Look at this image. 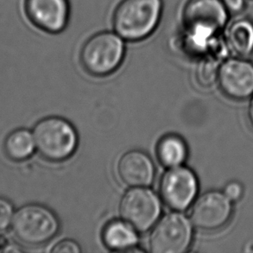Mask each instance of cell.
I'll use <instances>...</instances> for the list:
<instances>
[{
  "label": "cell",
  "mask_w": 253,
  "mask_h": 253,
  "mask_svg": "<svg viewBox=\"0 0 253 253\" xmlns=\"http://www.w3.org/2000/svg\"><path fill=\"white\" fill-rule=\"evenodd\" d=\"M226 42L233 54L246 58L253 54V23L247 18L230 24L226 31Z\"/></svg>",
  "instance_id": "4fadbf2b"
},
{
  "label": "cell",
  "mask_w": 253,
  "mask_h": 253,
  "mask_svg": "<svg viewBox=\"0 0 253 253\" xmlns=\"http://www.w3.org/2000/svg\"><path fill=\"white\" fill-rule=\"evenodd\" d=\"M219 67L212 59H207L201 62L196 71V79L200 85L209 86L218 80Z\"/></svg>",
  "instance_id": "e0dca14e"
},
{
  "label": "cell",
  "mask_w": 253,
  "mask_h": 253,
  "mask_svg": "<svg viewBox=\"0 0 253 253\" xmlns=\"http://www.w3.org/2000/svg\"><path fill=\"white\" fill-rule=\"evenodd\" d=\"M103 240L110 249L123 251L135 247L138 238L136 230L128 223L115 220L105 227Z\"/></svg>",
  "instance_id": "5bb4252c"
},
{
  "label": "cell",
  "mask_w": 253,
  "mask_h": 253,
  "mask_svg": "<svg viewBox=\"0 0 253 253\" xmlns=\"http://www.w3.org/2000/svg\"><path fill=\"white\" fill-rule=\"evenodd\" d=\"M35 146L33 135L29 130L18 129L7 136L3 150L10 160L21 162L26 160L33 154Z\"/></svg>",
  "instance_id": "9a60e30c"
},
{
  "label": "cell",
  "mask_w": 253,
  "mask_h": 253,
  "mask_svg": "<svg viewBox=\"0 0 253 253\" xmlns=\"http://www.w3.org/2000/svg\"><path fill=\"white\" fill-rule=\"evenodd\" d=\"M24 7L31 23L45 32L60 33L68 24V0H26Z\"/></svg>",
  "instance_id": "8fae6325"
},
{
  "label": "cell",
  "mask_w": 253,
  "mask_h": 253,
  "mask_svg": "<svg viewBox=\"0 0 253 253\" xmlns=\"http://www.w3.org/2000/svg\"><path fill=\"white\" fill-rule=\"evenodd\" d=\"M157 152L161 164L169 168L181 166L188 156L184 141L175 135L163 137L158 144Z\"/></svg>",
  "instance_id": "2e32d148"
},
{
  "label": "cell",
  "mask_w": 253,
  "mask_h": 253,
  "mask_svg": "<svg viewBox=\"0 0 253 253\" xmlns=\"http://www.w3.org/2000/svg\"><path fill=\"white\" fill-rule=\"evenodd\" d=\"M218 83L225 95L243 100L253 95V64L244 59H229L219 67Z\"/></svg>",
  "instance_id": "30bf717a"
},
{
  "label": "cell",
  "mask_w": 253,
  "mask_h": 253,
  "mask_svg": "<svg viewBox=\"0 0 253 253\" xmlns=\"http://www.w3.org/2000/svg\"><path fill=\"white\" fill-rule=\"evenodd\" d=\"M117 171L124 184L131 188L146 187L154 180V164L142 151H130L124 154L118 163Z\"/></svg>",
  "instance_id": "7c38bea8"
},
{
  "label": "cell",
  "mask_w": 253,
  "mask_h": 253,
  "mask_svg": "<svg viewBox=\"0 0 253 253\" xmlns=\"http://www.w3.org/2000/svg\"><path fill=\"white\" fill-rule=\"evenodd\" d=\"M248 116H249V120H250L251 125L253 127V95L252 101H251L250 107H249V112H248Z\"/></svg>",
  "instance_id": "7402d4cb"
},
{
  "label": "cell",
  "mask_w": 253,
  "mask_h": 253,
  "mask_svg": "<svg viewBox=\"0 0 253 253\" xmlns=\"http://www.w3.org/2000/svg\"><path fill=\"white\" fill-rule=\"evenodd\" d=\"M230 13H240L246 7V0H221Z\"/></svg>",
  "instance_id": "44dd1931"
},
{
  "label": "cell",
  "mask_w": 253,
  "mask_h": 253,
  "mask_svg": "<svg viewBox=\"0 0 253 253\" xmlns=\"http://www.w3.org/2000/svg\"><path fill=\"white\" fill-rule=\"evenodd\" d=\"M13 215V209L10 202L0 198V232L6 230L10 226Z\"/></svg>",
  "instance_id": "ac0fdd59"
},
{
  "label": "cell",
  "mask_w": 253,
  "mask_h": 253,
  "mask_svg": "<svg viewBox=\"0 0 253 253\" xmlns=\"http://www.w3.org/2000/svg\"><path fill=\"white\" fill-rule=\"evenodd\" d=\"M193 240V228L188 218L180 212H171L157 224L149 239L151 253H183Z\"/></svg>",
  "instance_id": "8992f818"
},
{
  "label": "cell",
  "mask_w": 253,
  "mask_h": 253,
  "mask_svg": "<svg viewBox=\"0 0 253 253\" xmlns=\"http://www.w3.org/2000/svg\"><path fill=\"white\" fill-rule=\"evenodd\" d=\"M197 191V178L189 169L181 166L170 168L162 178V198L174 211L181 212L188 209L194 202Z\"/></svg>",
  "instance_id": "9c48e42d"
},
{
  "label": "cell",
  "mask_w": 253,
  "mask_h": 253,
  "mask_svg": "<svg viewBox=\"0 0 253 253\" xmlns=\"http://www.w3.org/2000/svg\"><path fill=\"white\" fill-rule=\"evenodd\" d=\"M161 202L154 192L144 187L131 188L120 202V214L138 232H147L158 221Z\"/></svg>",
  "instance_id": "52a82bcc"
},
{
  "label": "cell",
  "mask_w": 253,
  "mask_h": 253,
  "mask_svg": "<svg viewBox=\"0 0 253 253\" xmlns=\"http://www.w3.org/2000/svg\"><path fill=\"white\" fill-rule=\"evenodd\" d=\"M162 10V0H123L113 14V28L127 41H141L155 31Z\"/></svg>",
  "instance_id": "6da1fadb"
},
{
  "label": "cell",
  "mask_w": 253,
  "mask_h": 253,
  "mask_svg": "<svg viewBox=\"0 0 253 253\" xmlns=\"http://www.w3.org/2000/svg\"><path fill=\"white\" fill-rule=\"evenodd\" d=\"M232 215V201L219 191L207 192L200 196L190 213L195 227L205 232L221 229L229 222Z\"/></svg>",
  "instance_id": "ba28073f"
},
{
  "label": "cell",
  "mask_w": 253,
  "mask_h": 253,
  "mask_svg": "<svg viewBox=\"0 0 253 253\" xmlns=\"http://www.w3.org/2000/svg\"><path fill=\"white\" fill-rule=\"evenodd\" d=\"M38 152L49 161L66 160L76 150L78 136L67 120L50 117L38 122L33 131Z\"/></svg>",
  "instance_id": "7a4b0ae2"
},
{
  "label": "cell",
  "mask_w": 253,
  "mask_h": 253,
  "mask_svg": "<svg viewBox=\"0 0 253 253\" xmlns=\"http://www.w3.org/2000/svg\"><path fill=\"white\" fill-rule=\"evenodd\" d=\"M227 17L228 11L221 0H188L183 10L185 26L203 48L225 26Z\"/></svg>",
  "instance_id": "3957f363"
},
{
  "label": "cell",
  "mask_w": 253,
  "mask_h": 253,
  "mask_svg": "<svg viewBox=\"0 0 253 253\" xmlns=\"http://www.w3.org/2000/svg\"><path fill=\"white\" fill-rule=\"evenodd\" d=\"M50 252L54 253H79L82 250L79 245L75 241L66 240L55 245Z\"/></svg>",
  "instance_id": "d6986e66"
},
{
  "label": "cell",
  "mask_w": 253,
  "mask_h": 253,
  "mask_svg": "<svg viewBox=\"0 0 253 253\" xmlns=\"http://www.w3.org/2000/svg\"><path fill=\"white\" fill-rule=\"evenodd\" d=\"M125 56V45L120 36L101 32L85 42L81 52L83 68L92 76H104L114 72Z\"/></svg>",
  "instance_id": "5b68a950"
},
{
  "label": "cell",
  "mask_w": 253,
  "mask_h": 253,
  "mask_svg": "<svg viewBox=\"0 0 253 253\" xmlns=\"http://www.w3.org/2000/svg\"><path fill=\"white\" fill-rule=\"evenodd\" d=\"M60 224L51 210L38 204L21 208L14 215L12 232L19 242L28 247L48 243L58 233Z\"/></svg>",
  "instance_id": "277c9868"
},
{
  "label": "cell",
  "mask_w": 253,
  "mask_h": 253,
  "mask_svg": "<svg viewBox=\"0 0 253 253\" xmlns=\"http://www.w3.org/2000/svg\"><path fill=\"white\" fill-rule=\"evenodd\" d=\"M243 187L242 185L237 182V181H232L226 185L224 194L232 201V202H236L239 201L242 195H243Z\"/></svg>",
  "instance_id": "ffe728a7"
}]
</instances>
